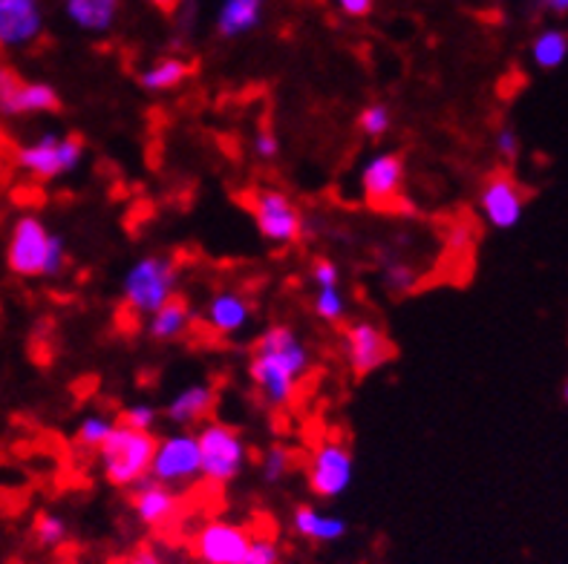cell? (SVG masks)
Returning a JSON list of instances; mask_svg holds the SVG:
<instances>
[{
	"mask_svg": "<svg viewBox=\"0 0 568 564\" xmlns=\"http://www.w3.org/2000/svg\"><path fill=\"white\" fill-rule=\"evenodd\" d=\"M312 372V349L286 322H272L254 337L248 380L268 409H286Z\"/></svg>",
	"mask_w": 568,
	"mask_h": 564,
	"instance_id": "obj_1",
	"label": "cell"
},
{
	"mask_svg": "<svg viewBox=\"0 0 568 564\" xmlns=\"http://www.w3.org/2000/svg\"><path fill=\"white\" fill-rule=\"evenodd\" d=\"M70 265V248L61 234H52L41 216L23 214L9 230L7 268L21 279H58Z\"/></svg>",
	"mask_w": 568,
	"mask_h": 564,
	"instance_id": "obj_2",
	"label": "cell"
},
{
	"mask_svg": "<svg viewBox=\"0 0 568 564\" xmlns=\"http://www.w3.org/2000/svg\"><path fill=\"white\" fill-rule=\"evenodd\" d=\"M182 265L171 254H142L122 274V302L130 315L151 317L156 308L180 297Z\"/></svg>",
	"mask_w": 568,
	"mask_h": 564,
	"instance_id": "obj_3",
	"label": "cell"
},
{
	"mask_svg": "<svg viewBox=\"0 0 568 564\" xmlns=\"http://www.w3.org/2000/svg\"><path fill=\"white\" fill-rule=\"evenodd\" d=\"M87 147L84 139L75 133H55L47 130L41 136L29 139L21 147H14V167L38 182H55L72 176L84 165Z\"/></svg>",
	"mask_w": 568,
	"mask_h": 564,
	"instance_id": "obj_4",
	"label": "cell"
},
{
	"mask_svg": "<svg viewBox=\"0 0 568 564\" xmlns=\"http://www.w3.org/2000/svg\"><path fill=\"white\" fill-rule=\"evenodd\" d=\"M153 450H156L153 432H136V429L115 423V429L99 450L101 475L115 490H133L151 475Z\"/></svg>",
	"mask_w": 568,
	"mask_h": 564,
	"instance_id": "obj_5",
	"label": "cell"
},
{
	"mask_svg": "<svg viewBox=\"0 0 568 564\" xmlns=\"http://www.w3.org/2000/svg\"><path fill=\"white\" fill-rule=\"evenodd\" d=\"M200 447L202 479L211 484H231L248 466V443L237 427L223 421H205L194 432Z\"/></svg>",
	"mask_w": 568,
	"mask_h": 564,
	"instance_id": "obj_6",
	"label": "cell"
},
{
	"mask_svg": "<svg viewBox=\"0 0 568 564\" xmlns=\"http://www.w3.org/2000/svg\"><path fill=\"white\" fill-rule=\"evenodd\" d=\"M252 216L257 234L274 248H288V245L301 243L303 228H306L301 207L281 187L252 191Z\"/></svg>",
	"mask_w": 568,
	"mask_h": 564,
	"instance_id": "obj_7",
	"label": "cell"
},
{
	"mask_svg": "<svg viewBox=\"0 0 568 564\" xmlns=\"http://www.w3.org/2000/svg\"><path fill=\"white\" fill-rule=\"evenodd\" d=\"M148 479L171 486V490H185L202 479L200 447H196V435L191 429H173L168 435L156 438Z\"/></svg>",
	"mask_w": 568,
	"mask_h": 564,
	"instance_id": "obj_8",
	"label": "cell"
},
{
	"mask_svg": "<svg viewBox=\"0 0 568 564\" xmlns=\"http://www.w3.org/2000/svg\"><path fill=\"white\" fill-rule=\"evenodd\" d=\"M355 481V455L344 441L324 438L317 443L306 464V484L312 495L321 501H335L353 486Z\"/></svg>",
	"mask_w": 568,
	"mask_h": 564,
	"instance_id": "obj_9",
	"label": "cell"
},
{
	"mask_svg": "<svg viewBox=\"0 0 568 564\" xmlns=\"http://www.w3.org/2000/svg\"><path fill=\"white\" fill-rule=\"evenodd\" d=\"M341 355L355 378H367L396 358V346L375 320H353L341 335Z\"/></svg>",
	"mask_w": 568,
	"mask_h": 564,
	"instance_id": "obj_10",
	"label": "cell"
},
{
	"mask_svg": "<svg viewBox=\"0 0 568 564\" xmlns=\"http://www.w3.org/2000/svg\"><path fill=\"white\" fill-rule=\"evenodd\" d=\"M407 165L398 151H378L361 165V196L369 207H396L404 196Z\"/></svg>",
	"mask_w": 568,
	"mask_h": 564,
	"instance_id": "obj_11",
	"label": "cell"
},
{
	"mask_svg": "<svg viewBox=\"0 0 568 564\" xmlns=\"http://www.w3.org/2000/svg\"><path fill=\"white\" fill-rule=\"evenodd\" d=\"M526 191L508 171L490 173L479 187V211L494 230H514L526 216Z\"/></svg>",
	"mask_w": 568,
	"mask_h": 564,
	"instance_id": "obj_12",
	"label": "cell"
},
{
	"mask_svg": "<svg viewBox=\"0 0 568 564\" xmlns=\"http://www.w3.org/2000/svg\"><path fill=\"white\" fill-rule=\"evenodd\" d=\"M254 315V300L237 288H220L202 306V322L216 337H240L245 329H252Z\"/></svg>",
	"mask_w": 568,
	"mask_h": 564,
	"instance_id": "obj_13",
	"label": "cell"
},
{
	"mask_svg": "<svg viewBox=\"0 0 568 564\" xmlns=\"http://www.w3.org/2000/svg\"><path fill=\"white\" fill-rule=\"evenodd\" d=\"M252 544V533L243 524L214 519L202 524L194 536V556L202 564H237Z\"/></svg>",
	"mask_w": 568,
	"mask_h": 564,
	"instance_id": "obj_14",
	"label": "cell"
},
{
	"mask_svg": "<svg viewBox=\"0 0 568 564\" xmlns=\"http://www.w3.org/2000/svg\"><path fill=\"white\" fill-rule=\"evenodd\" d=\"M41 35V0H0V50H27Z\"/></svg>",
	"mask_w": 568,
	"mask_h": 564,
	"instance_id": "obj_15",
	"label": "cell"
},
{
	"mask_svg": "<svg viewBox=\"0 0 568 564\" xmlns=\"http://www.w3.org/2000/svg\"><path fill=\"white\" fill-rule=\"evenodd\" d=\"M216 409V383L211 380H196V383L182 386L180 392H173L171 400L162 409V418L173 429H191L202 427L211 421Z\"/></svg>",
	"mask_w": 568,
	"mask_h": 564,
	"instance_id": "obj_16",
	"label": "cell"
},
{
	"mask_svg": "<svg viewBox=\"0 0 568 564\" xmlns=\"http://www.w3.org/2000/svg\"><path fill=\"white\" fill-rule=\"evenodd\" d=\"M130 510L136 515V522L142 527L159 530L171 524L180 513V493L171 486L159 484L153 479H144L130 490Z\"/></svg>",
	"mask_w": 568,
	"mask_h": 564,
	"instance_id": "obj_17",
	"label": "cell"
},
{
	"mask_svg": "<svg viewBox=\"0 0 568 564\" xmlns=\"http://www.w3.org/2000/svg\"><path fill=\"white\" fill-rule=\"evenodd\" d=\"M292 530L312 544H335L346 539L349 524L341 515L315 507V504H297L292 510Z\"/></svg>",
	"mask_w": 568,
	"mask_h": 564,
	"instance_id": "obj_18",
	"label": "cell"
},
{
	"mask_svg": "<svg viewBox=\"0 0 568 564\" xmlns=\"http://www.w3.org/2000/svg\"><path fill=\"white\" fill-rule=\"evenodd\" d=\"M124 0H64L67 21L87 35H108L119 21Z\"/></svg>",
	"mask_w": 568,
	"mask_h": 564,
	"instance_id": "obj_19",
	"label": "cell"
},
{
	"mask_svg": "<svg viewBox=\"0 0 568 564\" xmlns=\"http://www.w3.org/2000/svg\"><path fill=\"white\" fill-rule=\"evenodd\" d=\"M191 326H194V308L182 297L156 308L151 317H144V335L151 337L153 343H176L191 331Z\"/></svg>",
	"mask_w": 568,
	"mask_h": 564,
	"instance_id": "obj_20",
	"label": "cell"
},
{
	"mask_svg": "<svg viewBox=\"0 0 568 564\" xmlns=\"http://www.w3.org/2000/svg\"><path fill=\"white\" fill-rule=\"evenodd\" d=\"M266 0H223L216 9V35L225 41L243 38L263 23Z\"/></svg>",
	"mask_w": 568,
	"mask_h": 564,
	"instance_id": "obj_21",
	"label": "cell"
},
{
	"mask_svg": "<svg viewBox=\"0 0 568 564\" xmlns=\"http://www.w3.org/2000/svg\"><path fill=\"white\" fill-rule=\"evenodd\" d=\"M191 72H194L191 61L180 55H165L139 72V86L148 93H171L191 79Z\"/></svg>",
	"mask_w": 568,
	"mask_h": 564,
	"instance_id": "obj_22",
	"label": "cell"
},
{
	"mask_svg": "<svg viewBox=\"0 0 568 564\" xmlns=\"http://www.w3.org/2000/svg\"><path fill=\"white\" fill-rule=\"evenodd\" d=\"M382 288L389 297H407L422 286V271L407 257L398 254H382V268H378Z\"/></svg>",
	"mask_w": 568,
	"mask_h": 564,
	"instance_id": "obj_23",
	"label": "cell"
},
{
	"mask_svg": "<svg viewBox=\"0 0 568 564\" xmlns=\"http://www.w3.org/2000/svg\"><path fill=\"white\" fill-rule=\"evenodd\" d=\"M534 64L540 70H557L568 58V35L562 29H542L531 43Z\"/></svg>",
	"mask_w": 568,
	"mask_h": 564,
	"instance_id": "obj_24",
	"label": "cell"
},
{
	"mask_svg": "<svg viewBox=\"0 0 568 564\" xmlns=\"http://www.w3.org/2000/svg\"><path fill=\"white\" fill-rule=\"evenodd\" d=\"M113 429H115L113 414L90 412L81 418L79 427H75V432H72V443H75V447L84 452H99L101 443L108 441Z\"/></svg>",
	"mask_w": 568,
	"mask_h": 564,
	"instance_id": "obj_25",
	"label": "cell"
},
{
	"mask_svg": "<svg viewBox=\"0 0 568 564\" xmlns=\"http://www.w3.org/2000/svg\"><path fill=\"white\" fill-rule=\"evenodd\" d=\"M312 315L326 326H341L349 317V297L341 286L315 288L312 294Z\"/></svg>",
	"mask_w": 568,
	"mask_h": 564,
	"instance_id": "obj_26",
	"label": "cell"
},
{
	"mask_svg": "<svg viewBox=\"0 0 568 564\" xmlns=\"http://www.w3.org/2000/svg\"><path fill=\"white\" fill-rule=\"evenodd\" d=\"M295 470V455L283 443H268L260 455V479L263 484L277 486L288 479V472Z\"/></svg>",
	"mask_w": 568,
	"mask_h": 564,
	"instance_id": "obj_27",
	"label": "cell"
},
{
	"mask_svg": "<svg viewBox=\"0 0 568 564\" xmlns=\"http://www.w3.org/2000/svg\"><path fill=\"white\" fill-rule=\"evenodd\" d=\"M32 539L43 551H55L70 539V524L64 515L58 513H38L32 522Z\"/></svg>",
	"mask_w": 568,
	"mask_h": 564,
	"instance_id": "obj_28",
	"label": "cell"
},
{
	"mask_svg": "<svg viewBox=\"0 0 568 564\" xmlns=\"http://www.w3.org/2000/svg\"><path fill=\"white\" fill-rule=\"evenodd\" d=\"M355 127L369 142H382L384 136H389V130H393V110L387 104H382V101H373L367 107H361L358 119H355Z\"/></svg>",
	"mask_w": 568,
	"mask_h": 564,
	"instance_id": "obj_29",
	"label": "cell"
},
{
	"mask_svg": "<svg viewBox=\"0 0 568 564\" xmlns=\"http://www.w3.org/2000/svg\"><path fill=\"white\" fill-rule=\"evenodd\" d=\"M159 421H162V409H156L153 403H148V400H142V403H130V407H124L122 412L115 414V423H119V427L136 429V432H153Z\"/></svg>",
	"mask_w": 568,
	"mask_h": 564,
	"instance_id": "obj_30",
	"label": "cell"
},
{
	"mask_svg": "<svg viewBox=\"0 0 568 564\" xmlns=\"http://www.w3.org/2000/svg\"><path fill=\"white\" fill-rule=\"evenodd\" d=\"M237 564H283L281 544L274 542L272 536H252L248 551L243 553Z\"/></svg>",
	"mask_w": 568,
	"mask_h": 564,
	"instance_id": "obj_31",
	"label": "cell"
},
{
	"mask_svg": "<svg viewBox=\"0 0 568 564\" xmlns=\"http://www.w3.org/2000/svg\"><path fill=\"white\" fill-rule=\"evenodd\" d=\"M23 75L18 70H12L9 64H0V119H12L14 99L21 93Z\"/></svg>",
	"mask_w": 568,
	"mask_h": 564,
	"instance_id": "obj_32",
	"label": "cell"
},
{
	"mask_svg": "<svg viewBox=\"0 0 568 564\" xmlns=\"http://www.w3.org/2000/svg\"><path fill=\"white\" fill-rule=\"evenodd\" d=\"M281 136L272 127H260L252 136V153L257 162H274V158L281 156Z\"/></svg>",
	"mask_w": 568,
	"mask_h": 564,
	"instance_id": "obj_33",
	"label": "cell"
},
{
	"mask_svg": "<svg viewBox=\"0 0 568 564\" xmlns=\"http://www.w3.org/2000/svg\"><path fill=\"white\" fill-rule=\"evenodd\" d=\"M310 283L315 288L341 286V268H338V263H335V259H329V257L312 259V265H310Z\"/></svg>",
	"mask_w": 568,
	"mask_h": 564,
	"instance_id": "obj_34",
	"label": "cell"
},
{
	"mask_svg": "<svg viewBox=\"0 0 568 564\" xmlns=\"http://www.w3.org/2000/svg\"><path fill=\"white\" fill-rule=\"evenodd\" d=\"M494 151H497L499 158H505V162H517L519 151H523V142H519V133L514 127H499L497 133H494Z\"/></svg>",
	"mask_w": 568,
	"mask_h": 564,
	"instance_id": "obj_35",
	"label": "cell"
},
{
	"mask_svg": "<svg viewBox=\"0 0 568 564\" xmlns=\"http://www.w3.org/2000/svg\"><path fill=\"white\" fill-rule=\"evenodd\" d=\"M122 564H168V558L165 553L159 551V547H153V544H142V547H136L130 556H124Z\"/></svg>",
	"mask_w": 568,
	"mask_h": 564,
	"instance_id": "obj_36",
	"label": "cell"
},
{
	"mask_svg": "<svg viewBox=\"0 0 568 564\" xmlns=\"http://www.w3.org/2000/svg\"><path fill=\"white\" fill-rule=\"evenodd\" d=\"M335 3H338L341 12L349 14V18H367V14L373 12L375 0H335Z\"/></svg>",
	"mask_w": 568,
	"mask_h": 564,
	"instance_id": "obj_37",
	"label": "cell"
},
{
	"mask_svg": "<svg viewBox=\"0 0 568 564\" xmlns=\"http://www.w3.org/2000/svg\"><path fill=\"white\" fill-rule=\"evenodd\" d=\"M542 7L555 14H568V0H542Z\"/></svg>",
	"mask_w": 568,
	"mask_h": 564,
	"instance_id": "obj_38",
	"label": "cell"
},
{
	"mask_svg": "<svg viewBox=\"0 0 568 564\" xmlns=\"http://www.w3.org/2000/svg\"><path fill=\"white\" fill-rule=\"evenodd\" d=\"M151 3L156 9H162V12H171V9H176V3H180V0H151Z\"/></svg>",
	"mask_w": 568,
	"mask_h": 564,
	"instance_id": "obj_39",
	"label": "cell"
},
{
	"mask_svg": "<svg viewBox=\"0 0 568 564\" xmlns=\"http://www.w3.org/2000/svg\"><path fill=\"white\" fill-rule=\"evenodd\" d=\"M562 400H566V407H568V378H566V383H562Z\"/></svg>",
	"mask_w": 568,
	"mask_h": 564,
	"instance_id": "obj_40",
	"label": "cell"
}]
</instances>
